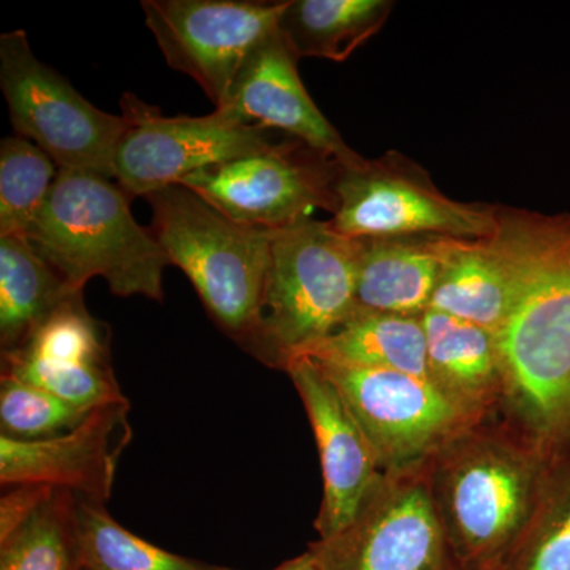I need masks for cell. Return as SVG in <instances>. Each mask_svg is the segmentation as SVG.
<instances>
[{
    "label": "cell",
    "instance_id": "8992f818",
    "mask_svg": "<svg viewBox=\"0 0 570 570\" xmlns=\"http://www.w3.org/2000/svg\"><path fill=\"white\" fill-rule=\"evenodd\" d=\"M0 88L11 126L62 170L112 178V160L127 121L99 110L59 71L39 61L24 31L0 36Z\"/></svg>",
    "mask_w": 570,
    "mask_h": 570
},
{
    "label": "cell",
    "instance_id": "2e32d148",
    "mask_svg": "<svg viewBox=\"0 0 570 570\" xmlns=\"http://www.w3.org/2000/svg\"><path fill=\"white\" fill-rule=\"evenodd\" d=\"M296 61L276 31L247 58L219 111L246 126L283 130L344 168L360 167L365 157L356 154L318 110Z\"/></svg>",
    "mask_w": 570,
    "mask_h": 570
},
{
    "label": "cell",
    "instance_id": "5b68a950",
    "mask_svg": "<svg viewBox=\"0 0 570 570\" xmlns=\"http://www.w3.org/2000/svg\"><path fill=\"white\" fill-rule=\"evenodd\" d=\"M360 239L305 220L273 232L261 326L250 355L269 366L336 332L356 309Z\"/></svg>",
    "mask_w": 570,
    "mask_h": 570
},
{
    "label": "cell",
    "instance_id": "484cf974",
    "mask_svg": "<svg viewBox=\"0 0 570 570\" xmlns=\"http://www.w3.org/2000/svg\"><path fill=\"white\" fill-rule=\"evenodd\" d=\"M501 570H570V456L554 460L534 519Z\"/></svg>",
    "mask_w": 570,
    "mask_h": 570
},
{
    "label": "cell",
    "instance_id": "7a4b0ae2",
    "mask_svg": "<svg viewBox=\"0 0 570 570\" xmlns=\"http://www.w3.org/2000/svg\"><path fill=\"white\" fill-rule=\"evenodd\" d=\"M554 460L478 426L426 466L434 510L463 570L502 569L534 519Z\"/></svg>",
    "mask_w": 570,
    "mask_h": 570
},
{
    "label": "cell",
    "instance_id": "9c48e42d",
    "mask_svg": "<svg viewBox=\"0 0 570 570\" xmlns=\"http://www.w3.org/2000/svg\"><path fill=\"white\" fill-rule=\"evenodd\" d=\"M343 168L332 157L288 138L206 167L183 179L181 186L235 223L276 232L309 220L317 209L335 214Z\"/></svg>",
    "mask_w": 570,
    "mask_h": 570
},
{
    "label": "cell",
    "instance_id": "ac0fdd59",
    "mask_svg": "<svg viewBox=\"0 0 570 570\" xmlns=\"http://www.w3.org/2000/svg\"><path fill=\"white\" fill-rule=\"evenodd\" d=\"M431 382L482 417L504 392L497 336L482 326L428 309L422 316Z\"/></svg>",
    "mask_w": 570,
    "mask_h": 570
},
{
    "label": "cell",
    "instance_id": "4316f807",
    "mask_svg": "<svg viewBox=\"0 0 570 570\" xmlns=\"http://www.w3.org/2000/svg\"><path fill=\"white\" fill-rule=\"evenodd\" d=\"M47 390L2 374L0 377V436L39 441L59 436L88 415Z\"/></svg>",
    "mask_w": 570,
    "mask_h": 570
},
{
    "label": "cell",
    "instance_id": "d6986e66",
    "mask_svg": "<svg viewBox=\"0 0 570 570\" xmlns=\"http://www.w3.org/2000/svg\"><path fill=\"white\" fill-rule=\"evenodd\" d=\"M515 302L509 266L487 239H445L430 309L501 332Z\"/></svg>",
    "mask_w": 570,
    "mask_h": 570
},
{
    "label": "cell",
    "instance_id": "5bb4252c",
    "mask_svg": "<svg viewBox=\"0 0 570 570\" xmlns=\"http://www.w3.org/2000/svg\"><path fill=\"white\" fill-rule=\"evenodd\" d=\"M2 374L82 411L127 401L111 366L110 328L89 314L82 294L63 303L24 346L3 352Z\"/></svg>",
    "mask_w": 570,
    "mask_h": 570
},
{
    "label": "cell",
    "instance_id": "ffe728a7",
    "mask_svg": "<svg viewBox=\"0 0 570 570\" xmlns=\"http://www.w3.org/2000/svg\"><path fill=\"white\" fill-rule=\"evenodd\" d=\"M296 356L337 365L400 371L431 381L422 317L355 309L336 332Z\"/></svg>",
    "mask_w": 570,
    "mask_h": 570
},
{
    "label": "cell",
    "instance_id": "d4e9b609",
    "mask_svg": "<svg viewBox=\"0 0 570 570\" xmlns=\"http://www.w3.org/2000/svg\"><path fill=\"white\" fill-rule=\"evenodd\" d=\"M59 167L20 135L0 142V238L26 236L47 202Z\"/></svg>",
    "mask_w": 570,
    "mask_h": 570
},
{
    "label": "cell",
    "instance_id": "7c38bea8",
    "mask_svg": "<svg viewBox=\"0 0 570 570\" xmlns=\"http://www.w3.org/2000/svg\"><path fill=\"white\" fill-rule=\"evenodd\" d=\"M307 551L318 570H463L434 510L426 468L387 475L348 527Z\"/></svg>",
    "mask_w": 570,
    "mask_h": 570
},
{
    "label": "cell",
    "instance_id": "603a6c76",
    "mask_svg": "<svg viewBox=\"0 0 570 570\" xmlns=\"http://www.w3.org/2000/svg\"><path fill=\"white\" fill-rule=\"evenodd\" d=\"M77 497V531L85 570H236L171 553L112 520L104 502Z\"/></svg>",
    "mask_w": 570,
    "mask_h": 570
},
{
    "label": "cell",
    "instance_id": "f546056e",
    "mask_svg": "<svg viewBox=\"0 0 570 570\" xmlns=\"http://www.w3.org/2000/svg\"><path fill=\"white\" fill-rule=\"evenodd\" d=\"M491 570H501V569H491Z\"/></svg>",
    "mask_w": 570,
    "mask_h": 570
},
{
    "label": "cell",
    "instance_id": "52a82bcc",
    "mask_svg": "<svg viewBox=\"0 0 570 570\" xmlns=\"http://www.w3.org/2000/svg\"><path fill=\"white\" fill-rule=\"evenodd\" d=\"M314 362L335 384L387 475L422 471L453 439L478 426V415L426 379Z\"/></svg>",
    "mask_w": 570,
    "mask_h": 570
},
{
    "label": "cell",
    "instance_id": "e0dca14e",
    "mask_svg": "<svg viewBox=\"0 0 570 570\" xmlns=\"http://www.w3.org/2000/svg\"><path fill=\"white\" fill-rule=\"evenodd\" d=\"M358 239L356 309L422 317L430 309L448 236Z\"/></svg>",
    "mask_w": 570,
    "mask_h": 570
},
{
    "label": "cell",
    "instance_id": "6da1fadb",
    "mask_svg": "<svg viewBox=\"0 0 570 570\" xmlns=\"http://www.w3.org/2000/svg\"><path fill=\"white\" fill-rule=\"evenodd\" d=\"M509 266L515 302L497 335L504 392L527 441L570 456V213L498 206L487 239Z\"/></svg>",
    "mask_w": 570,
    "mask_h": 570
},
{
    "label": "cell",
    "instance_id": "3957f363",
    "mask_svg": "<svg viewBox=\"0 0 570 570\" xmlns=\"http://www.w3.org/2000/svg\"><path fill=\"white\" fill-rule=\"evenodd\" d=\"M130 200L110 176L59 168L24 238L75 292L102 277L115 295L163 302L170 262L151 228L134 219Z\"/></svg>",
    "mask_w": 570,
    "mask_h": 570
},
{
    "label": "cell",
    "instance_id": "ba28073f",
    "mask_svg": "<svg viewBox=\"0 0 570 570\" xmlns=\"http://www.w3.org/2000/svg\"><path fill=\"white\" fill-rule=\"evenodd\" d=\"M336 195L330 224L348 238L448 236L479 242L498 228V206L453 200L426 170L395 151L343 168Z\"/></svg>",
    "mask_w": 570,
    "mask_h": 570
},
{
    "label": "cell",
    "instance_id": "cb8c5ba5",
    "mask_svg": "<svg viewBox=\"0 0 570 570\" xmlns=\"http://www.w3.org/2000/svg\"><path fill=\"white\" fill-rule=\"evenodd\" d=\"M0 570H85L75 493L56 489L31 519L0 540Z\"/></svg>",
    "mask_w": 570,
    "mask_h": 570
},
{
    "label": "cell",
    "instance_id": "277c9868",
    "mask_svg": "<svg viewBox=\"0 0 570 570\" xmlns=\"http://www.w3.org/2000/svg\"><path fill=\"white\" fill-rule=\"evenodd\" d=\"M151 232L200 296L220 332L250 354L262 309L273 232L228 219L181 184L146 195Z\"/></svg>",
    "mask_w": 570,
    "mask_h": 570
},
{
    "label": "cell",
    "instance_id": "44dd1931",
    "mask_svg": "<svg viewBox=\"0 0 570 570\" xmlns=\"http://www.w3.org/2000/svg\"><path fill=\"white\" fill-rule=\"evenodd\" d=\"M75 292L24 236L0 238V347L24 346Z\"/></svg>",
    "mask_w": 570,
    "mask_h": 570
},
{
    "label": "cell",
    "instance_id": "9a60e30c",
    "mask_svg": "<svg viewBox=\"0 0 570 570\" xmlns=\"http://www.w3.org/2000/svg\"><path fill=\"white\" fill-rule=\"evenodd\" d=\"M129 400L94 409L59 436L18 441L0 436V483L45 485L92 501H110L116 469L132 441Z\"/></svg>",
    "mask_w": 570,
    "mask_h": 570
},
{
    "label": "cell",
    "instance_id": "f1b7e54d",
    "mask_svg": "<svg viewBox=\"0 0 570 570\" xmlns=\"http://www.w3.org/2000/svg\"><path fill=\"white\" fill-rule=\"evenodd\" d=\"M275 570H318L316 561H314L313 554L309 551L299 554L294 560L283 562L279 568Z\"/></svg>",
    "mask_w": 570,
    "mask_h": 570
},
{
    "label": "cell",
    "instance_id": "4fadbf2b",
    "mask_svg": "<svg viewBox=\"0 0 570 570\" xmlns=\"http://www.w3.org/2000/svg\"><path fill=\"white\" fill-rule=\"evenodd\" d=\"M284 370L302 397L321 459L324 498L314 527L321 539L332 538L355 520L387 474L321 366L307 356H295Z\"/></svg>",
    "mask_w": 570,
    "mask_h": 570
},
{
    "label": "cell",
    "instance_id": "30bf717a",
    "mask_svg": "<svg viewBox=\"0 0 570 570\" xmlns=\"http://www.w3.org/2000/svg\"><path fill=\"white\" fill-rule=\"evenodd\" d=\"M119 104L127 127L116 148L112 179L132 198L181 184L187 176L272 140L268 130L246 126L219 110L168 118L134 94H124Z\"/></svg>",
    "mask_w": 570,
    "mask_h": 570
},
{
    "label": "cell",
    "instance_id": "83f0119b",
    "mask_svg": "<svg viewBox=\"0 0 570 570\" xmlns=\"http://www.w3.org/2000/svg\"><path fill=\"white\" fill-rule=\"evenodd\" d=\"M56 489L45 485L7 487L0 499V540L9 538L33 512L50 498Z\"/></svg>",
    "mask_w": 570,
    "mask_h": 570
},
{
    "label": "cell",
    "instance_id": "7402d4cb",
    "mask_svg": "<svg viewBox=\"0 0 570 570\" xmlns=\"http://www.w3.org/2000/svg\"><path fill=\"white\" fill-rule=\"evenodd\" d=\"M390 0H288L277 32L296 59L344 62L387 22Z\"/></svg>",
    "mask_w": 570,
    "mask_h": 570
},
{
    "label": "cell",
    "instance_id": "8fae6325",
    "mask_svg": "<svg viewBox=\"0 0 570 570\" xmlns=\"http://www.w3.org/2000/svg\"><path fill=\"white\" fill-rule=\"evenodd\" d=\"M287 2L142 0L165 61L200 85L216 110L247 58L277 31Z\"/></svg>",
    "mask_w": 570,
    "mask_h": 570
}]
</instances>
